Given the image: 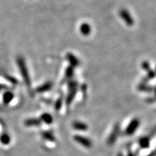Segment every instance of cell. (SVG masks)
Listing matches in <instances>:
<instances>
[{"mask_svg": "<svg viewBox=\"0 0 156 156\" xmlns=\"http://www.w3.org/2000/svg\"><path fill=\"white\" fill-rule=\"evenodd\" d=\"M74 128L76 129H78V130H85L87 129V127L84 124H82V123H75L74 124Z\"/></svg>", "mask_w": 156, "mask_h": 156, "instance_id": "277c9868", "label": "cell"}, {"mask_svg": "<svg viewBox=\"0 0 156 156\" xmlns=\"http://www.w3.org/2000/svg\"><path fill=\"white\" fill-rule=\"evenodd\" d=\"M43 119H44L45 122H47V123H50L51 121V118L49 116V115H44L43 116Z\"/></svg>", "mask_w": 156, "mask_h": 156, "instance_id": "52a82bcc", "label": "cell"}, {"mask_svg": "<svg viewBox=\"0 0 156 156\" xmlns=\"http://www.w3.org/2000/svg\"><path fill=\"white\" fill-rule=\"evenodd\" d=\"M25 124H26L27 125H28V126H30V125H37V124H38V121L33 119V120H28L26 122H25Z\"/></svg>", "mask_w": 156, "mask_h": 156, "instance_id": "8992f818", "label": "cell"}, {"mask_svg": "<svg viewBox=\"0 0 156 156\" xmlns=\"http://www.w3.org/2000/svg\"><path fill=\"white\" fill-rule=\"evenodd\" d=\"M17 65L20 68V71L21 75H22V77L23 79H24L25 83H26L27 85H30V77H29V74L28 69H27L26 64H25V62L24 59L22 57H18L17 59Z\"/></svg>", "mask_w": 156, "mask_h": 156, "instance_id": "6da1fadb", "label": "cell"}, {"mask_svg": "<svg viewBox=\"0 0 156 156\" xmlns=\"http://www.w3.org/2000/svg\"><path fill=\"white\" fill-rule=\"evenodd\" d=\"M137 126H138L137 121H134L133 122H132V124H130V125L129 126V127H127V129H126L125 134H128V135L132 134L134 133V132L136 129Z\"/></svg>", "mask_w": 156, "mask_h": 156, "instance_id": "3957f363", "label": "cell"}, {"mask_svg": "<svg viewBox=\"0 0 156 156\" xmlns=\"http://www.w3.org/2000/svg\"><path fill=\"white\" fill-rule=\"evenodd\" d=\"M75 140L77 142H79L80 144H81L82 145L85 146V147H91V141L87 139V138H85L82 136H75Z\"/></svg>", "mask_w": 156, "mask_h": 156, "instance_id": "7a4b0ae2", "label": "cell"}, {"mask_svg": "<svg viewBox=\"0 0 156 156\" xmlns=\"http://www.w3.org/2000/svg\"><path fill=\"white\" fill-rule=\"evenodd\" d=\"M12 97H13L12 93H11L10 92L6 93L5 95H4V101H5V103H8L12 100Z\"/></svg>", "mask_w": 156, "mask_h": 156, "instance_id": "5b68a950", "label": "cell"}]
</instances>
